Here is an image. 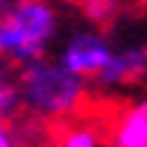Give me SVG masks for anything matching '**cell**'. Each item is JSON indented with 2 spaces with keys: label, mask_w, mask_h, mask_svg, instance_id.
Listing matches in <instances>:
<instances>
[{
  "label": "cell",
  "mask_w": 147,
  "mask_h": 147,
  "mask_svg": "<svg viewBox=\"0 0 147 147\" xmlns=\"http://www.w3.org/2000/svg\"><path fill=\"white\" fill-rule=\"evenodd\" d=\"M112 50H115V41L106 35V30H100V27H80V30H71L62 38V44L56 47L53 59L68 74L82 80L85 85H94L97 77L103 74Z\"/></svg>",
  "instance_id": "obj_3"
},
{
  "label": "cell",
  "mask_w": 147,
  "mask_h": 147,
  "mask_svg": "<svg viewBox=\"0 0 147 147\" xmlns=\"http://www.w3.org/2000/svg\"><path fill=\"white\" fill-rule=\"evenodd\" d=\"M15 88L21 112H27L30 121H35L38 127H62L68 121L82 118L91 94V85L68 74L53 56L21 68L15 77Z\"/></svg>",
  "instance_id": "obj_1"
},
{
  "label": "cell",
  "mask_w": 147,
  "mask_h": 147,
  "mask_svg": "<svg viewBox=\"0 0 147 147\" xmlns=\"http://www.w3.org/2000/svg\"><path fill=\"white\" fill-rule=\"evenodd\" d=\"M65 6H71L77 15L88 21V27H106L109 21L118 18L121 12V0H62Z\"/></svg>",
  "instance_id": "obj_7"
},
{
  "label": "cell",
  "mask_w": 147,
  "mask_h": 147,
  "mask_svg": "<svg viewBox=\"0 0 147 147\" xmlns=\"http://www.w3.org/2000/svg\"><path fill=\"white\" fill-rule=\"evenodd\" d=\"M18 118H21V100H18L15 80L0 74V124H12Z\"/></svg>",
  "instance_id": "obj_8"
},
{
  "label": "cell",
  "mask_w": 147,
  "mask_h": 147,
  "mask_svg": "<svg viewBox=\"0 0 147 147\" xmlns=\"http://www.w3.org/2000/svg\"><path fill=\"white\" fill-rule=\"evenodd\" d=\"M94 85L106 94H118L127 88L147 85V41L115 44L112 56H109V62Z\"/></svg>",
  "instance_id": "obj_4"
},
{
  "label": "cell",
  "mask_w": 147,
  "mask_h": 147,
  "mask_svg": "<svg viewBox=\"0 0 147 147\" xmlns=\"http://www.w3.org/2000/svg\"><path fill=\"white\" fill-rule=\"evenodd\" d=\"M0 147H30L27 129H24L18 121H12V124H0Z\"/></svg>",
  "instance_id": "obj_9"
},
{
  "label": "cell",
  "mask_w": 147,
  "mask_h": 147,
  "mask_svg": "<svg viewBox=\"0 0 147 147\" xmlns=\"http://www.w3.org/2000/svg\"><path fill=\"white\" fill-rule=\"evenodd\" d=\"M106 147H147V94L115 106L106 127Z\"/></svg>",
  "instance_id": "obj_5"
},
{
  "label": "cell",
  "mask_w": 147,
  "mask_h": 147,
  "mask_svg": "<svg viewBox=\"0 0 147 147\" xmlns=\"http://www.w3.org/2000/svg\"><path fill=\"white\" fill-rule=\"evenodd\" d=\"M9 3H12V0H0V15H3V9H6Z\"/></svg>",
  "instance_id": "obj_10"
},
{
  "label": "cell",
  "mask_w": 147,
  "mask_h": 147,
  "mask_svg": "<svg viewBox=\"0 0 147 147\" xmlns=\"http://www.w3.org/2000/svg\"><path fill=\"white\" fill-rule=\"evenodd\" d=\"M50 147H106L100 121L77 118L56 127V136L50 138Z\"/></svg>",
  "instance_id": "obj_6"
},
{
  "label": "cell",
  "mask_w": 147,
  "mask_h": 147,
  "mask_svg": "<svg viewBox=\"0 0 147 147\" xmlns=\"http://www.w3.org/2000/svg\"><path fill=\"white\" fill-rule=\"evenodd\" d=\"M62 32L53 0H12L0 15V65L27 68L50 56Z\"/></svg>",
  "instance_id": "obj_2"
}]
</instances>
